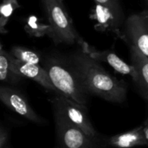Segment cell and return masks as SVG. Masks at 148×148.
I'll use <instances>...</instances> for the list:
<instances>
[{
    "instance_id": "cell-19",
    "label": "cell",
    "mask_w": 148,
    "mask_h": 148,
    "mask_svg": "<svg viewBox=\"0 0 148 148\" xmlns=\"http://www.w3.org/2000/svg\"><path fill=\"white\" fill-rule=\"evenodd\" d=\"M142 127H143V133H144V137L147 142V146H148V118L143 123Z\"/></svg>"
},
{
    "instance_id": "cell-2",
    "label": "cell",
    "mask_w": 148,
    "mask_h": 148,
    "mask_svg": "<svg viewBox=\"0 0 148 148\" xmlns=\"http://www.w3.org/2000/svg\"><path fill=\"white\" fill-rule=\"evenodd\" d=\"M42 65L57 94L62 95L79 104L87 105L88 92L71 63L69 65L56 57L48 56L44 59Z\"/></svg>"
},
{
    "instance_id": "cell-11",
    "label": "cell",
    "mask_w": 148,
    "mask_h": 148,
    "mask_svg": "<svg viewBox=\"0 0 148 148\" xmlns=\"http://www.w3.org/2000/svg\"><path fill=\"white\" fill-rule=\"evenodd\" d=\"M130 56L131 64L136 71V78L134 82L144 99L148 101V57L134 45H131Z\"/></svg>"
},
{
    "instance_id": "cell-20",
    "label": "cell",
    "mask_w": 148,
    "mask_h": 148,
    "mask_svg": "<svg viewBox=\"0 0 148 148\" xmlns=\"http://www.w3.org/2000/svg\"><path fill=\"white\" fill-rule=\"evenodd\" d=\"M147 1H148V0H147Z\"/></svg>"
},
{
    "instance_id": "cell-9",
    "label": "cell",
    "mask_w": 148,
    "mask_h": 148,
    "mask_svg": "<svg viewBox=\"0 0 148 148\" xmlns=\"http://www.w3.org/2000/svg\"><path fill=\"white\" fill-rule=\"evenodd\" d=\"M11 67L12 69L23 78L30 79L40 84L45 89L56 92V94H57V91L52 84L46 69L42 66L37 64L25 63L12 56Z\"/></svg>"
},
{
    "instance_id": "cell-14",
    "label": "cell",
    "mask_w": 148,
    "mask_h": 148,
    "mask_svg": "<svg viewBox=\"0 0 148 148\" xmlns=\"http://www.w3.org/2000/svg\"><path fill=\"white\" fill-rule=\"evenodd\" d=\"M24 29L28 35L35 37H42L48 36L51 38L52 29L49 23H45L36 16H29L24 25Z\"/></svg>"
},
{
    "instance_id": "cell-8",
    "label": "cell",
    "mask_w": 148,
    "mask_h": 148,
    "mask_svg": "<svg viewBox=\"0 0 148 148\" xmlns=\"http://www.w3.org/2000/svg\"><path fill=\"white\" fill-rule=\"evenodd\" d=\"M78 43L82 49V51L85 54L88 55L91 58L95 59L97 62H102L108 63L109 66H111L116 72L125 75H130L133 80L134 81L136 78V71L133 65L127 64L126 62H124L121 57H119L115 53L112 52L111 50H97L93 46L89 45L87 42L80 39L78 41Z\"/></svg>"
},
{
    "instance_id": "cell-12",
    "label": "cell",
    "mask_w": 148,
    "mask_h": 148,
    "mask_svg": "<svg viewBox=\"0 0 148 148\" xmlns=\"http://www.w3.org/2000/svg\"><path fill=\"white\" fill-rule=\"evenodd\" d=\"M107 143L115 148H134L147 146L142 125L108 138Z\"/></svg>"
},
{
    "instance_id": "cell-5",
    "label": "cell",
    "mask_w": 148,
    "mask_h": 148,
    "mask_svg": "<svg viewBox=\"0 0 148 148\" xmlns=\"http://www.w3.org/2000/svg\"><path fill=\"white\" fill-rule=\"evenodd\" d=\"M0 101L10 110L30 122L39 125H42L46 122V121L39 116L33 109L26 96L13 87L2 86L0 88Z\"/></svg>"
},
{
    "instance_id": "cell-15",
    "label": "cell",
    "mask_w": 148,
    "mask_h": 148,
    "mask_svg": "<svg viewBox=\"0 0 148 148\" xmlns=\"http://www.w3.org/2000/svg\"><path fill=\"white\" fill-rule=\"evenodd\" d=\"M10 53L14 58L25 63L41 65V63H43L44 62V59L38 52H36V50H32L29 48L22 46H14L11 48Z\"/></svg>"
},
{
    "instance_id": "cell-7",
    "label": "cell",
    "mask_w": 148,
    "mask_h": 148,
    "mask_svg": "<svg viewBox=\"0 0 148 148\" xmlns=\"http://www.w3.org/2000/svg\"><path fill=\"white\" fill-rule=\"evenodd\" d=\"M126 30L132 45L148 57V10L131 15L127 19Z\"/></svg>"
},
{
    "instance_id": "cell-1",
    "label": "cell",
    "mask_w": 148,
    "mask_h": 148,
    "mask_svg": "<svg viewBox=\"0 0 148 148\" xmlns=\"http://www.w3.org/2000/svg\"><path fill=\"white\" fill-rule=\"evenodd\" d=\"M70 63L88 94L114 103H122L126 101L127 83L110 75L99 62L81 51L72 56Z\"/></svg>"
},
{
    "instance_id": "cell-13",
    "label": "cell",
    "mask_w": 148,
    "mask_h": 148,
    "mask_svg": "<svg viewBox=\"0 0 148 148\" xmlns=\"http://www.w3.org/2000/svg\"><path fill=\"white\" fill-rule=\"evenodd\" d=\"M11 55L3 49V45L1 44L0 49V80L2 82L16 85L18 84L23 77L16 74L11 67Z\"/></svg>"
},
{
    "instance_id": "cell-10",
    "label": "cell",
    "mask_w": 148,
    "mask_h": 148,
    "mask_svg": "<svg viewBox=\"0 0 148 148\" xmlns=\"http://www.w3.org/2000/svg\"><path fill=\"white\" fill-rule=\"evenodd\" d=\"M90 17L95 20V29L101 31H112L118 35L121 38H123L119 28L121 24V10H117L99 3L95 4Z\"/></svg>"
},
{
    "instance_id": "cell-18",
    "label": "cell",
    "mask_w": 148,
    "mask_h": 148,
    "mask_svg": "<svg viewBox=\"0 0 148 148\" xmlns=\"http://www.w3.org/2000/svg\"><path fill=\"white\" fill-rule=\"evenodd\" d=\"M96 3L117 10H121L120 5H119V2L118 0H95Z\"/></svg>"
},
{
    "instance_id": "cell-3",
    "label": "cell",
    "mask_w": 148,
    "mask_h": 148,
    "mask_svg": "<svg viewBox=\"0 0 148 148\" xmlns=\"http://www.w3.org/2000/svg\"><path fill=\"white\" fill-rule=\"evenodd\" d=\"M49 101L55 120H60L77 127L91 139L97 140L98 133L88 115L86 106L79 104L60 94H56Z\"/></svg>"
},
{
    "instance_id": "cell-16",
    "label": "cell",
    "mask_w": 148,
    "mask_h": 148,
    "mask_svg": "<svg viewBox=\"0 0 148 148\" xmlns=\"http://www.w3.org/2000/svg\"><path fill=\"white\" fill-rule=\"evenodd\" d=\"M19 8H21V5L17 0H2L0 5V31L2 34L7 33L4 28L15 10Z\"/></svg>"
},
{
    "instance_id": "cell-6",
    "label": "cell",
    "mask_w": 148,
    "mask_h": 148,
    "mask_svg": "<svg viewBox=\"0 0 148 148\" xmlns=\"http://www.w3.org/2000/svg\"><path fill=\"white\" fill-rule=\"evenodd\" d=\"M57 148H96V140L82 129L60 120H55Z\"/></svg>"
},
{
    "instance_id": "cell-17",
    "label": "cell",
    "mask_w": 148,
    "mask_h": 148,
    "mask_svg": "<svg viewBox=\"0 0 148 148\" xmlns=\"http://www.w3.org/2000/svg\"><path fill=\"white\" fill-rule=\"evenodd\" d=\"M0 148H10V136L6 127H0Z\"/></svg>"
},
{
    "instance_id": "cell-4",
    "label": "cell",
    "mask_w": 148,
    "mask_h": 148,
    "mask_svg": "<svg viewBox=\"0 0 148 148\" xmlns=\"http://www.w3.org/2000/svg\"><path fill=\"white\" fill-rule=\"evenodd\" d=\"M52 29L51 39L56 43L73 44L81 38L62 0H41Z\"/></svg>"
}]
</instances>
